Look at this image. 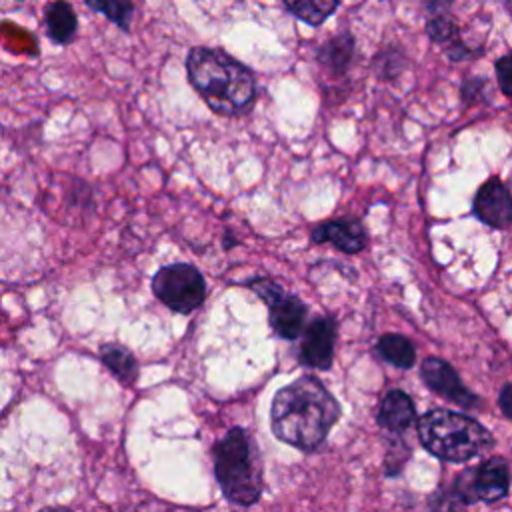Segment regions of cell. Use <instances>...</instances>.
<instances>
[{"label": "cell", "mask_w": 512, "mask_h": 512, "mask_svg": "<svg viewBox=\"0 0 512 512\" xmlns=\"http://www.w3.org/2000/svg\"><path fill=\"white\" fill-rule=\"evenodd\" d=\"M510 470L504 458H488L476 468H466L456 478V498L470 502H496L508 494Z\"/></svg>", "instance_id": "cell-6"}, {"label": "cell", "mask_w": 512, "mask_h": 512, "mask_svg": "<svg viewBox=\"0 0 512 512\" xmlns=\"http://www.w3.org/2000/svg\"><path fill=\"white\" fill-rule=\"evenodd\" d=\"M100 360L124 386L134 384V380L138 376V362L130 350H126L118 344H102Z\"/></svg>", "instance_id": "cell-15"}, {"label": "cell", "mask_w": 512, "mask_h": 512, "mask_svg": "<svg viewBox=\"0 0 512 512\" xmlns=\"http://www.w3.org/2000/svg\"><path fill=\"white\" fill-rule=\"evenodd\" d=\"M416 418L412 398L402 390H392L384 396L378 410V424L390 432H404Z\"/></svg>", "instance_id": "cell-14"}, {"label": "cell", "mask_w": 512, "mask_h": 512, "mask_svg": "<svg viewBox=\"0 0 512 512\" xmlns=\"http://www.w3.org/2000/svg\"><path fill=\"white\" fill-rule=\"evenodd\" d=\"M84 2L90 10L106 16L120 30H124V32L130 30L132 14H134V2L132 0H84Z\"/></svg>", "instance_id": "cell-19"}, {"label": "cell", "mask_w": 512, "mask_h": 512, "mask_svg": "<svg viewBox=\"0 0 512 512\" xmlns=\"http://www.w3.org/2000/svg\"><path fill=\"white\" fill-rule=\"evenodd\" d=\"M288 10L306 24L318 26L334 14L340 0H284Z\"/></svg>", "instance_id": "cell-18"}, {"label": "cell", "mask_w": 512, "mask_h": 512, "mask_svg": "<svg viewBox=\"0 0 512 512\" xmlns=\"http://www.w3.org/2000/svg\"><path fill=\"white\" fill-rule=\"evenodd\" d=\"M250 288L268 304L270 324L274 332L286 340L298 338L306 320L304 302L298 296L284 292L282 286L264 278L252 280Z\"/></svg>", "instance_id": "cell-7"}, {"label": "cell", "mask_w": 512, "mask_h": 512, "mask_svg": "<svg viewBox=\"0 0 512 512\" xmlns=\"http://www.w3.org/2000/svg\"><path fill=\"white\" fill-rule=\"evenodd\" d=\"M44 28L54 44H70L78 34V16L68 0H54L44 10Z\"/></svg>", "instance_id": "cell-13"}, {"label": "cell", "mask_w": 512, "mask_h": 512, "mask_svg": "<svg viewBox=\"0 0 512 512\" xmlns=\"http://www.w3.org/2000/svg\"><path fill=\"white\" fill-rule=\"evenodd\" d=\"M334 340H336V324L328 316H320L310 322L306 328L302 346H300V362L310 368L328 370L332 366L334 356Z\"/></svg>", "instance_id": "cell-9"}, {"label": "cell", "mask_w": 512, "mask_h": 512, "mask_svg": "<svg viewBox=\"0 0 512 512\" xmlns=\"http://www.w3.org/2000/svg\"><path fill=\"white\" fill-rule=\"evenodd\" d=\"M424 448L448 462H466L494 444L492 434L474 418L452 410H430L418 420Z\"/></svg>", "instance_id": "cell-4"}, {"label": "cell", "mask_w": 512, "mask_h": 512, "mask_svg": "<svg viewBox=\"0 0 512 512\" xmlns=\"http://www.w3.org/2000/svg\"><path fill=\"white\" fill-rule=\"evenodd\" d=\"M450 4L452 0H426V34L434 42L444 44L452 60H462L468 58L472 50L460 40L458 24L450 14Z\"/></svg>", "instance_id": "cell-8"}, {"label": "cell", "mask_w": 512, "mask_h": 512, "mask_svg": "<svg viewBox=\"0 0 512 512\" xmlns=\"http://www.w3.org/2000/svg\"><path fill=\"white\" fill-rule=\"evenodd\" d=\"M154 296L172 312L190 314L206 298V282L196 266L176 262L162 266L152 278Z\"/></svg>", "instance_id": "cell-5"}, {"label": "cell", "mask_w": 512, "mask_h": 512, "mask_svg": "<svg viewBox=\"0 0 512 512\" xmlns=\"http://www.w3.org/2000/svg\"><path fill=\"white\" fill-rule=\"evenodd\" d=\"M214 474L222 494L238 504L250 506L262 492V466L256 444L244 428H232L214 446Z\"/></svg>", "instance_id": "cell-3"}, {"label": "cell", "mask_w": 512, "mask_h": 512, "mask_svg": "<svg viewBox=\"0 0 512 512\" xmlns=\"http://www.w3.org/2000/svg\"><path fill=\"white\" fill-rule=\"evenodd\" d=\"M496 78H498V84H500V90L506 94V96H512V52L502 56L498 62H496Z\"/></svg>", "instance_id": "cell-20"}, {"label": "cell", "mask_w": 512, "mask_h": 512, "mask_svg": "<svg viewBox=\"0 0 512 512\" xmlns=\"http://www.w3.org/2000/svg\"><path fill=\"white\" fill-rule=\"evenodd\" d=\"M500 408L506 416L512 418V384H506L502 390H500Z\"/></svg>", "instance_id": "cell-22"}, {"label": "cell", "mask_w": 512, "mask_h": 512, "mask_svg": "<svg viewBox=\"0 0 512 512\" xmlns=\"http://www.w3.org/2000/svg\"><path fill=\"white\" fill-rule=\"evenodd\" d=\"M340 416L336 398L314 376H300L272 400V432L286 444L312 450L324 442Z\"/></svg>", "instance_id": "cell-1"}, {"label": "cell", "mask_w": 512, "mask_h": 512, "mask_svg": "<svg viewBox=\"0 0 512 512\" xmlns=\"http://www.w3.org/2000/svg\"><path fill=\"white\" fill-rule=\"evenodd\" d=\"M420 372H422L424 382L440 396H444L460 406L476 404V396L460 382L458 374L454 372V368L448 362H444L440 358H426Z\"/></svg>", "instance_id": "cell-11"}, {"label": "cell", "mask_w": 512, "mask_h": 512, "mask_svg": "<svg viewBox=\"0 0 512 512\" xmlns=\"http://www.w3.org/2000/svg\"><path fill=\"white\" fill-rule=\"evenodd\" d=\"M186 72L194 90L216 114L238 116L252 108L256 96L254 74L224 50L192 48L186 56Z\"/></svg>", "instance_id": "cell-2"}, {"label": "cell", "mask_w": 512, "mask_h": 512, "mask_svg": "<svg viewBox=\"0 0 512 512\" xmlns=\"http://www.w3.org/2000/svg\"><path fill=\"white\" fill-rule=\"evenodd\" d=\"M314 242H330L346 254L360 252L366 246V230L358 220H332L312 230Z\"/></svg>", "instance_id": "cell-12"}, {"label": "cell", "mask_w": 512, "mask_h": 512, "mask_svg": "<svg viewBox=\"0 0 512 512\" xmlns=\"http://www.w3.org/2000/svg\"><path fill=\"white\" fill-rule=\"evenodd\" d=\"M378 60L386 62V66H384V68H380V72H382V74H386V76H394V74L398 72V68H394V62L404 60V58H402L398 52L390 50V52H386V54H380V56H378Z\"/></svg>", "instance_id": "cell-21"}, {"label": "cell", "mask_w": 512, "mask_h": 512, "mask_svg": "<svg viewBox=\"0 0 512 512\" xmlns=\"http://www.w3.org/2000/svg\"><path fill=\"white\" fill-rule=\"evenodd\" d=\"M474 214L492 228H508L512 224V196L498 178L486 180L474 196Z\"/></svg>", "instance_id": "cell-10"}, {"label": "cell", "mask_w": 512, "mask_h": 512, "mask_svg": "<svg viewBox=\"0 0 512 512\" xmlns=\"http://www.w3.org/2000/svg\"><path fill=\"white\" fill-rule=\"evenodd\" d=\"M378 352L398 368H410L416 362L412 342L400 334H384L378 340Z\"/></svg>", "instance_id": "cell-17"}, {"label": "cell", "mask_w": 512, "mask_h": 512, "mask_svg": "<svg viewBox=\"0 0 512 512\" xmlns=\"http://www.w3.org/2000/svg\"><path fill=\"white\" fill-rule=\"evenodd\" d=\"M352 54H354V38L348 32H342L320 46L318 62L332 72H344L352 60Z\"/></svg>", "instance_id": "cell-16"}]
</instances>
